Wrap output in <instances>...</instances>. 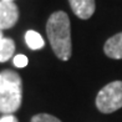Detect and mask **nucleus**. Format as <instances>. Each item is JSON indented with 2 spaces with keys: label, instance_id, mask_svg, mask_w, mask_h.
Returning <instances> with one entry per match:
<instances>
[{
  "label": "nucleus",
  "instance_id": "1",
  "mask_svg": "<svg viewBox=\"0 0 122 122\" xmlns=\"http://www.w3.org/2000/svg\"><path fill=\"white\" fill-rule=\"evenodd\" d=\"M46 32L54 54L60 60L67 61L72 54L71 27L67 14L64 11L52 13L47 20Z\"/></svg>",
  "mask_w": 122,
  "mask_h": 122
},
{
  "label": "nucleus",
  "instance_id": "2",
  "mask_svg": "<svg viewBox=\"0 0 122 122\" xmlns=\"http://www.w3.org/2000/svg\"><path fill=\"white\" fill-rule=\"evenodd\" d=\"M23 101V81L11 70L0 72V112L5 115L14 113Z\"/></svg>",
  "mask_w": 122,
  "mask_h": 122
},
{
  "label": "nucleus",
  "instance_id": "3",
  "mask_svg": "<svg viewBox=\"0 0 122 122\" xmlns=\"http://www.w3.org/2000/svg\"><path fill=\"white\" fill-rule=\"evenodd\" d=\"M96 106L102 113L120 110L122 107V81H113L103 86L97 93Z\"/></svg>",
  "mask_w": 122,
  "mask_h": 122
},
{
  "label": "nucleus",
  "instance_id": "4",
  "mask_svg": "<svg viewBox=\"0 0 122 122\" xmlns=\"http://www.w3.org/2000/svg\"><path fill=\"white\" fill-rule=\"evenodd\" d=\"M19 9L14 1H0V29H11L18 23Z\"/></svg>",
  "mask_w": 122,
  "mask_h": 122
},
{
  "label": "nucleus",
  "instance_id": "5",
  "mask_svg": "<svg viewBox=\"0 0 122 122\" xmlns=\"http://www.w3.org/2000/svg\"><path fill=\"white\" fill-rule=\"evenodd\" d=\"M69 3L74 14L82 20L90 19L96 9L95 0H69Z\"/></svg>",
  "mask_w": 122,
  "mask_h": 122
},
{
  "label": "nucleus",
  "instance_id": "6",
  "mask_svg": "<svg viewBox=\"0 0 122 122\" xmlns=\"http://www.w3.org/2000/svg\"><path fill=\"white\" fill-rule=\"evenodd\" d=\"M103 51L111 59H122V32L113 35L105 42Z\"/></svg>",
  "mask_w": 122,
  "mask_h": 122
},
{
  "label": "nucleus",
  "instance_id": "7",
  "mask_svg": "<svg viewBox=\"0 0 122 122\" xmlns=\"http://www.w3.org/2000/svg\"><path fill=\"white\" fill-rule=\"evenodd\" d=\"M15 51V42L9 37L0 39V62H5L13 57Z\"/></svg>",
  "mask_w": 122,
  "mask_h": 122
},
{
  "label": "nucleus",
  "instance_id": "8",
  "mask_svg": "<svg viewBox=\"0 0 122 122\" xmlns=\"http://www.w3.org/2000/svg\"><path fill=\"white\" fill-rule=\"evenodd\" d=\"M25 41L31 50H40L45 45V41L41 37V35L34 30H29L25 34Z\"/></svg>",
  "mask_w": 122,
  "mask_h": 122
},
{
  "label": "nucleus",
  "instance_id": "9",
  "mask_svg": "<svg viewBox=\"0 0 122 122\" xmlns=\"http://www.w3.org/2000/svg\"><path fill=\"white\" fill-rule=\"evenodd\" d=\"M31 122H61L57 117L47 113H39L31 118Z\"/></svg>",
  "mask_w": 122,
  "mask_h": 122
},
{
  "label": "nucleus",
  "instance_id": "10",
  "mask_svg": "<svg viewBox=\"0 0 122 122\" xmlns=\"http://www.w3.org/2000/svg\"><path fill=\"white\" fill-rule=\"evenodd\" d=\"M13 61H14V65L16 66V67H19V69H24L25 66L29 64V60H27V57L25 56V55H23V54L15 55Z\"/></svg>",
  "mask_w": 122,
  "mask_h": 122
},
{
  "label": "nucleus",
  "instance_id": "11",
  "mask_svg": "<svg viewBox=\"0 0 122 122\" xmlns=\"http://www.w3.org/2000/svg\"><path fill=\"white\" fill-rule=\"evenodd\" d=\"M0 122H18V118L15 117L14 115H4L1 118H0Z\"/></svg>",
  "mask_w": 122,
  "mask_h": 122
},
{
  "label": "nucleus",
  "instance_id": "12",
  "mask_svg": "<svg viewBox=\"0 0 122 122\" xmlns=\"http://www.w3.org/2000/svg\"><path fill=\"white\" fill-rule=\"evenodd\" d=\"M4 36H3V32H1V29H0V39H3Z\"/></svg>",
  "mask_w": 122,
  "mask_h": 122
},
{
  "label": "nucleus",
  "instance_id": "13",
  "mask_svg": "<svg viewBox=\"0 0 122 122\" xmlns=\"http://www.w3.org/2000/svg\"><path fill=\"white\" fill-rule=\"evenodd\" d=\"M3 1H14V0H3Z\"/></svg>",
  "mask_w": 122,
  "mask_h": 122
}]
</instances>
